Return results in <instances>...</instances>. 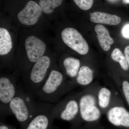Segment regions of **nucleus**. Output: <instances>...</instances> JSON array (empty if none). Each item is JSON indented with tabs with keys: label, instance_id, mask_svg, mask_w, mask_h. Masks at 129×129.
<instances>
[{
	"label": "nucleus",
	"instance_id": "nucleus-1",
	"mask_svg": "<svg viewBox=\"0 0 129 129\" xmlns=\"http://www.w3.org/2000/svg\"><path fill=\"white\" fill-rule=\"evenodd\" d=\"M35 98L19 86L17 94L10 102V115H14L22 129H23L36 114L37 102Z\"/></svg>",
	"mask_w": 129,
	"mask_h": 129
},
{
	"label": "nucleus",
	"instance_id": "nucleus-2",
	"mask_svg": "<svg viewBox=\"0 0 129 129\" xmlns=\"http://www.w3.org/2000/svg\"><path fill=\"white\" fill-rule=\"evenodd\" d=\"M51 64L50 58L43 56L35 63L29 73L24 74L21 80V86L35 98L50 73L51 71L49 70Z\"/></svg>",
	"mask_w": 129,
	"mask_h": 129
},
{
	"label": "nucleus",
	"instance_id": "nucleus-3",
	"mask_svg": "<svg viewBox=\"0 0 129 129\" xmlns=\"http://www.w3.org/2000/svg\"><path fill=\"white\" fill-rule=\"evenodd\" d=\"M70 86V84L66 83L62 73L53 69L37 93L36 97L42 102L56 103Z\"/></svg>",
	"mask_w": 129,
	"mask_h": 129
},
{
	"label": "nucleus",
	"instance_id": "nucleus-4",
	"mask_svg": "<svg viewBox=\"0 0 129 129\" xmlns=\"http://www.w3.org/2000/svg\"><path fill=\"white\" fill-rule=\"evenodd\" d=\"M13 76H1L0 78V112L1 116L9 115V104L17 94L19 85Z\"/></svg>",
	"mask_w": 129,
	"mask_h": 129
},
{
	"label": "nucleus",
	"instance_id": "nucleus-5",
	"mask_svg": "<svg viewBox=\"0 0 129 129\" xmlns=\"http://www.w3.org/2000/svg\"><path fill=\"white\" fill-rule=\"evenodd\" d=\"M53 106L47 103L37 102L36 114L23 129H52Z\"/></svg>",
	"mask_w": 129,
	"mask_h": 129
},
{
	"label": "nucleus",
	"instance_id": "nucleus-6",
	"mask_svg": "<svg viewBox=\"0 0 129 129\" xmlns=\"http://www.w3.org/2000/svg\"><path fill=\"white\" fill-rule=\"evenodd\" d=\"M52 113L54 119L72 121L79 113L78 99L75 97L71 96L58 102L53 106Z\"/></svg>",
	"mask_w": 129,
	"mask_h": 129
},
{
	"label": "nucleus",
	"instance_id": "nucleus-7",
	"mask_svg": "<svg viewBox=\"0 0 129 129\" xmlns=\"http://www.w3.org/2000/svg\"><path fill=\"white\" fill-rule=\"evenodd\" d=\"M79 114L81 117L86 122H94L101 117L100 109L96 106L95 96L91 94H85L78 98Z\"/></svg>",
	"mask_w": 129,
	"mask_h": 129
},
{
	"label": "nucleus",
	"instance_id": "nucleus-8",
	"mask_svg": "<svg viewBox=\"0 0 129 129\" xmlns=\"http://www.w3.org/2000/svg\"><path fill=\"white\" fill-rule=\"evenodd\" d=\"M63 41L67 46L81 55H85L89 51L85 40L78 30L72 28L64 29L61 33Z\"/></svg>",
	"mask_w": 129,
	"mask_h": 129
},
{
	"label": "nucleus",
	"instance_id": "nucleus-9",
	"mask_svg": "<svg viewBox=\"0 0 129 129\" xmlns=\"http://www.w3.org/2000/svg\"><path fill=\"white\" fill-rule=\"evenodd\" d=\"M25 46L28 60L32 63H35L44 56L46 49L45 43L34 36L27 38Z\"/></svg>",
	"mask_w": 129,
	"mask_h": 129
},
{
	"label": "nucleus",
	"instance_id": "nucleus-10",
	"mask_svg": "<svg viewBox=\"0 0 129 129\" xmlns=\"http://www.w3.org/2000/svg\"><path fill=\"white\" fill-rule=\"evenodd\" d=\"M42 10L40 5L33 1L28 2L23 9L19 13L18 18L24 25H32L37 23Z\"/></svg>",
	"mask_w": 129,
	"mask_h": 129
},
{
	"label": "nucleus",
	"instance_id": "nucleus-11",
	"mask_svg": "<svg viewBox=\"0 0 129 129\" xmlns=\"http://www.w3.org/2000/svg\"><path fill=\"white\" fill-rule=\"evenodd\" d=\"M107 118L113 125L129 127V112L123 107L115 106L111 108L108 112Z\"/></svg>",
	"mask_w": 129,
	"mask_h": 129
},
{
	"label": "nucleus",
	"instance_id": "nucleus-12",
	"mask_svg": "<svg viewBox=\"0 0 129 129\" xmlns=\"http://www.w3.org/2000/svg\"><path fill=\"white\" fill-rule=\"evenodd\" d=\"M90 15L91 21L95 23L114 25L119 24L121 21L118 16L102 12H94L90 13Z\"/></svg>",
	"mask_w": 129,
	"mask_h": 129
},
{
	"label": "nucleus",
	"instance_id": "nucleus-13",
	"mask_svg": "<svg viewBox=\"0 0 129 129\" xmlns=\"http://www.w3.org/2000/svg\"><path fill=\"white\" fill-rule=\"evenodd\" d=\"M97 34V37L99 44L104 51H108L111 48V45L113 44L114 41L109 35L108 30L101 24H97L95 27Z\"/></svg>",
	"mask_w": 129,
	"mask_h": 129
},
{
	"label": "nucleus",
	"instance_id": "nucleus-14",
	"mask_svg": "<svg viewBox=\"0 0 129 129\" xmlns=\"http://www.w3.org/2000/svg\"><path fill=\"white\" fill-rule=\"evenodd\" d=\"M93 71L86 66H83L80 69L75 78L74 80L75 83L81 86L89 85L93 80Z\"/></svg>",
	"mask_w": 129,
	"mask_h": 129
},
{
	"label": "nucleus",
	"instance_id": "nucleus-15",
	"mask_svg": "<svg viewBox=\"0 0 129 129\" xmlns=\"http://www.w3.org/2000/svg\"><path fill=\"white\" fill-rule=\"evenodd\" d=\"M63 65L67 76L75 79L80 69V61L75 58L68 57L63 61Z\"/></svg>",
	"mask_w": 129,
	"mask_h": 129
},
{
	"label": "nucleus",
	"instance_id": "nucleus-16",
	"mask_svg": "<svg viewBox=\"0 0 129 129\" xmlns=\"http://www.w3.org/2000/svg\"><path fill=\"white\" fill-rule=\"evenodd\" d=\"M12 42L9 32L6 29L0 28V55H7L11 50Z\"/></svg>",
	"mask_w": 129,
	"mask_h": 129
},
{
	"label": "nucleus",
	"instance_id": "nucleus-17",
	"mask_svg": "<svg viewBox=\"0 0 129 129\" xmlns=\"http://www.w3.org/2000/svg\"><path fill=\"white\" fill-rule=\"evenodd\" d=\"M112 93L108 88L103 87L99 90L98 94V102L100 108H107L111 101Z\"/></svg>",
	"mask_w": 129,
	"mask_h": 129
},
{
	"label": "nucleus",
	"instance_id": "nucleus-18",
	"mask_svg": "<svg viewBox=\"0 0 129 129\" xmlns=\"http://www.w3.org/2000/svg\"><path fill=\"white\" fill-rule=\"evenodd\" d=\"M62 0H40L39 5L42 11L46 14H50L55 8L59 6Z\"/></svg>",
	"mask_w": 129,
	"mask_h": 129
},
{
	"label": "nucleus",
	"instance_id": "nucleus-19",
	"mask_svg": "<svg viewBox=\"0 0 129 129\" xmlns=\"http://www.w3.org/2000/svg\"><path fill=\"white\" fill-rule=\"evenodd\" d=\"M111 56L113 61L119 63L120 67L124 70L127 71L128 70V64L125 56L119 49L118 48L114 49L111 53Z\"/></svg>",
	"mask_w": 129,
	"mask_h": 129
},
{
	"label": "nucleus",
	"instance_id": "nucleus-20",
	"mask_svg": "<svg viewBox=\"0 0 129 129\" xmlns=\"http://www.w3.org/2000/svg\"><path fill=\"white\" fill-rule=\"evenodd\" d=\"M78 7L82 10L86 11L92 7L93 0H73Z\"/></svg>",
	"mask_w": 129,
	"mask_h": 129
},
{
	"label": "nucleus",
	"instance_id": "nucleus-21",
	"mask_svg": "<svg viewBox=\"0 0 129 129\" xmlns=\"http://www.w3.org/2000/svg\"><path fill=\"white\" fill-rule=\"evenodd\" d=\"M122 89L125 97L129 106V83L127 81H123L122 84Z\"/></svg>",
	"mask_w": 129,
	"mask_h": 129
},
{
	"label": "nucleus",
	"instance_id": "nucleus-22",
	"mask_svg": "<svg viewBox=\"0 0 129 129\" xmlns=\"http://www.w3.org/2000/svg\"><path fill=\"white\" fill-rule=\"evenodd\" d=\"M122 35L124 37L129 39V24L125 25L122 30Z\"/></svg>",
	"mask_w": 129,
	"mask_h": 129
},
{
	"label": "nucleus",
	"instance_id": "nucleus-23",
	"mask_svg": "<svg viewBox=\"0 0 129 129\" xmlns=\"http://www.w3.org/2000/svg\"><path fill=\"white\" fill-rule=\"evenodd\" d=\"M125 56L128 64L129 67V46H126L124 50Z\"/></svg>",
	"mask_w": 129,
	"mask_h": 129
},
{
	"label": "nucleus",
	"instance_id": "nucleus-24",
	"mask_svg": "<svg viewBox=\"0 0 129 129\" xmlns=\"http://www.w3.org/2000/svg\"><path fill=\"white\" fill-rule=\"evenodd\" d=\"M0 129H15L11 126L1 122L0 124Z\"/></svg>",
	"mask_w": 129,
	"mask_h": 129
},
{
	"label": "nucleus",
	"instance_id": "nucleus-25",
	"mask_svg": "<svg viewBox=\"0 0 129 129\" xmlns=\"http://www.w3.org/2000/svg\"><path fill=\"white\" fill-rule=\"evenodd\" d=\"M124 2L125 3H129V0H124Z\"/></svg>",
	"mask_w": 129,
	"mask_h": 129
},
{
	"label": "nucleus",
	"instance_id": "nucleus-26",
	"mask_svg": "<svg viewBox=\"0 0 129 129\" xmlns=\"http://www.w3.org/2000/svg\"><path fill=\"white\" fill-rule=\"evenodd\" d=\"M110 1H114V0H110Z\"/></svg>",
	"mask_w": 129,
	"mask_h": 129
}]
</instances>
